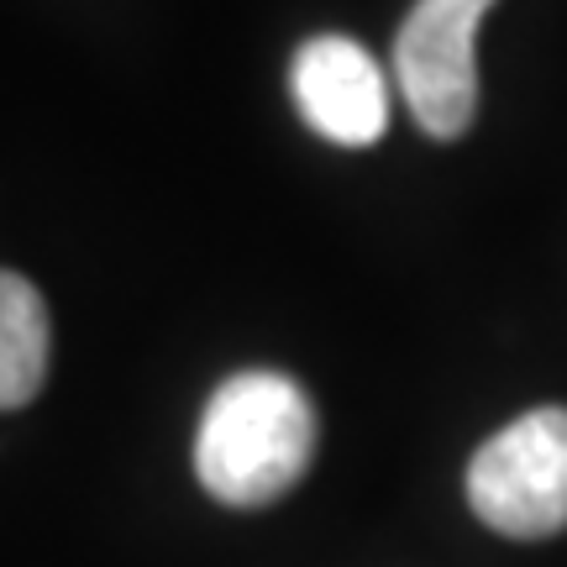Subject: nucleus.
I'll return each mask as SVG.
<instances>
[{
	"label": "nucleus",
	"mask_w": 567,
	"mask_h": 567,
	"mask_svg": "<svg viewBox=\"0 0 567 567\" xmlns=\"http://www.w3.org/2000/svg\"><path fill=\"white\" fill-rule=\"evenodd\" d=\"M316 457V405L289 373L247 368L205 400L195 473L210 499L258 509L284 499Z\"/></svg>",
	"instance_id": "1"
},
{
	"label": "nucleus",
	"mask_w": 567,
	"mask_h": 567,
	"mask_svg": "<svg viewBox=\"0 0 567 567\" xmlns=\"http://www.w3.org/2000/svg\"><path fill=\"white\" fill-rule=\"evenodd\" d=\"M467 505L499 536L547 542L567 530V405L526 410L467 463Z\"/></svg>",
	"instance_id": "2"
},
{
	"label": "nucleus",
	"mask_w": 567,
	"mask_h": 567,
	"mask_svg": "<svg viewBox=\"0 0 567 567\" xmlns=\"http://www.w3.org/2000/svg\"><path fill=\"white\" fill-rule=\"evenodd\" d=\"M494 0H415L394 38V84L425 137L457 142L478 116V21Z\"/></svg>",
	"instance_id": "3"
},
{
	"label": "nucleus",
	"mask_w": 567,
	"mask_h": 567,
	"mask_svg": "<svg viewBox=\"0 0 567 567\" xmlns=\"http://www.w3.org/2000/svg\"><path fill=\"white\" fill-rule=\"evenodd\" d=\"M295 111L337 147H373L389 132V80L363 42L342 32L310 38L289 63Z\"/></svg>",
	"instance_id": "4"
},
{
	"label": "nucleus",
	"mask_w": 567,
	"mask_h": 567,
	"mask_svg": "<svg viewBox=\"0 0 567 567\" xmlns=\"http://www.w3.org/2000/svg\"><path fill=\"white\" fill-rule=\"evenodd\" d=\"M48 305L32 284L0 268V410H21L48 379Z\"/></svg>",
	"instance_id": "5"
}]
</instances>
